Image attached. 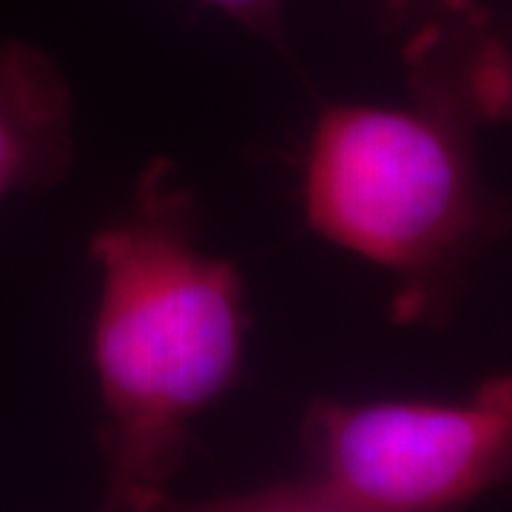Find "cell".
<instances>
[{"label":"cell","mask_w":512,"mask_h":512,"mask_svg":"<svg viewBox=\"0 0 512 512\" xmlns=\"http://www.w3.org/2000/svg\"><path fill=\"white\" fill-rule=\"evenodd\" d=\"M487 72L493 86L498 123L512 126V26H487Z\"/></svg>","instance_id":"6"},{"label":"cell","mask_w":512,"mask_h":512,"mask_svg":"<svg viewBox=\"0 0 512 512\" xmlns=\"http://www.w3.org/2000/svg\"><path fill=\"white\" fill-rule=\"evenodd\" d=\"M487 23L421 29L404 52L410 100L330 103L305 146V220L387 274L402 325H444L481 256L512 231V202L478 163V131L498 123L484 74Z\"/></svg>","instance_id":"1"},{"label":"cell","mask_w":512,"mask_h":512,"mask_svg":"<svg viewBox=\"0 0 512 512\" xmlns=\"http://www.w3.org/2000/svg\"><path fill=\"white\" fill-rule=\"evenodd\" d=\"M291 476L214 495L211 512H436L512 487V370L467 399H316Z\"/></svg>","instance_id":"3"},{"label":"cell","mask_w":512,"mask_h":512,"mask_svg":"<svg viewBox=\"0 0 512 512\" xmlns=\"http://www.w3.org/2000/svg\"><path fill=\"white\" fill-rule=\"evenodd\" d=\"M279 55H291L285 0H205Z\"/></svg>","instance_id":"5"},{"label":"cell","mask_w":512,"mask_h":512,"mask_svg":"<svg viewBox=\"0 0 512 512\" xmlns=\"http://www.w3.org/2000/svg\"><path fill=\"white\" fill-rule=\"evenodd\" d=\"M89 256L103 498L109 510L171 507L197 421L242 373L245 279L205 245L200 197L168 157L143 165Z\"/></svg>","instance_id":"2"},{"label":"cell","mask_w":512,"mask_h":512,"mask_svg":"<svg viewBox=\"0 0 512 512\" xmlns=\"http://www.w3.org/2000/svg\"><path fill=\"white\" fill-rule=\"evenodd\" d=\"M77 157L74 97L52 55L0 43V202L60 185Z\"/></svg>","instance_id":"4"},{"label":"cell","mask_w":512,"mask_h":512,"mask_svg":"<svg viewBox=\"0 0 512 512\" xmlns=\"http://www.w3.org/2000/svg\"><path fill=\"white\" fill-rule=\"evenodd\" d=\"M441 12L444 20H458V23H487L490 12L484 9L481 0H427Z\"/></svg>","instance_id":"7"}]
</instances>
